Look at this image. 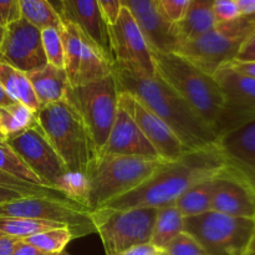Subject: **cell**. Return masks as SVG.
I'll return each mask as SVG.
<instances>
[{
    "mask_svg": "<svg viewBox=\"0 0 255 255\" xmlns=\"http://www.w3.org/2000/svg\"><path fill=\"white\" fill-rule=\"evenodd\" d=\"M37 127L36 114L20 102L0 107V139L6 141L26 129Z\"/></svg>",
    "mask_w": 255,
    "mask_h": 255,
    "instance_id": "26",
    "label": "cell"
},
{
    "mask_svg": "<svg viewBox=\"0 0 255 255\" xmlns=\"http://www.w3.org/2000/svg\"><path fill=\"white\" fill-rule=\"evenodd\" d=\"M167 255H207L203 247L197 239L186 231L176 237L168 246L162 251Z\"/></svg>",
    "mask_w": 255,
    "mask_h": 255,
    "instance_id": "34",
    "label": "cell"
},
{
    "mask_svg": "<svg viewBox=\"0 0 255 255\" xmlns=\"http://www.w3.org/2000/svg\"><path fill=\"white\" fill-rule=\"evenodd\" d=\"M105 156H137L161 159L131 116L120 105L114 126L99 159Z\"/></svg>",
    "mask_w": 255,
    "mask_h": 255,
    "instance_id": "20",
    "label": "cell"
},
{
    "mask_svg": "<svg viewBox=\"0 0 255 255\" xmlns=\"http://www.w3.org/2000/svg\"><path fill=\"white\" fill-rule=\"evenodd\" d=\"M32 218L69 227L74 239L96 233L91 211L74 201L49 197H24L0 206V218Z\"/></svg>",
    "mask_w": 255,
    "mask_h": 255,
    "instance_id": "10",
    "label": "cell"
},
{
    "mask_svg": "<svg viewBox=\"0 0 255 255\" xmlns=\"http://www.w3.org/2000/svg\"><path fill=\"white\" fill-rule=\"evenodd\" d=\"M182 232H184V217L181 212L174 204L163 207L158 209L149 243L162 252Z\"/></svg>",
    "mask_w": 255,
    "mask_h": 255,
    "instance_id": "25",
    "label": "cell"
},
{
    "mask_svg": "<svg viewBox=\"0 0 255 255\" xmlns=\"http://www.w3.org/2000/svg\"><path fill=\"white\" fill-rule=\"evenodd\" d=\"M0 187L16 191L26 197H49V198L71 201L66 196H64L61 192L56 191V189L49 188V187L45 186H36V184L27 183V182L21 181L19 178H15V177L10 176V174L5 173L2 171H0Z\"/></svg>",
    "mask_w": 255,
    "mask_h": 255,
    "instance_id": "32",
    "label": "cell"
},
{
    "mask_svg": "<svg viewBox=\"0 0 255 255\" xmlns=\"http://www.w3.org/2000/svg\"><path fill=\"white\" fill-rule=\"evenodd\" d=\"M20 16L42 30L45 27L61 29L62 19L49 0H17Z\"/></svg>",
    "mask_w": 255,
    "mask_h": 255,
    "instance_id": "28",
    "label": "cell"
},
{
    "mask_svg": "<svg viewBox=\"0 0 255 255\" xmlns=\"http://www.w3.org/2000/svg\"><path fill=\"white\" fill-rule=\"evenodd\" d=\"M255 219L209 211L184 218V231L193 236L207 255H246L251 248Z\"/></svg>",
    "mask_w": 255,
    "mask_h": 255,
    "instance_id": "9",
    "label": "cell"
},
{
    "mask_svg": "<svg viewBox=\"0 0 255 255\" xmlns=\"http://www.w3.org/2000/svg\"><path fill=\"white\" fill-rule=\"evenodd\" d=\"M109 29L114 64L154 76L156 71L151 47L141 27L126 7H121L116 21L110 25Z\"/></svg>",
    "mask_w": 255,
    "mask_h": 255,
    "instance_id": "13",
    "label": "cell"
},
{
    "mask_svg": "<svg viewBox=\"0 0 255 255\" xmlns=\"http://www.w3.org/2000/svg\"><path fill=\"white\" fill-rule=\"evenodd\" d=\"M50 255H57V254H50Z\"/></svg>",
    "mask_w": 255,
    "mask_h": 255,
    "instance_id": "53",
    "label": "cell"
},
{
    "mask_svg": "<svg viewBox=\"0 0 255 255\" xmlns=\"http://www.w3.org/2000/svg\"><path fill=\"white\" fill-rule=\"evenodd\" d=\"M121 5L136 20L151 50L174 52L181 41L177 25L169 24L159 15L153 0H121Z\"/></svg>",
    "mask_w": 255,
    "mask_h": 255,
    "instance_id": "19",
    "label": "cell"
},
{
    "mask_svg": "<svg viewBox=\"0 0 255 255\" xmlns=\"http://www.w3.org/2000/svg\"><path fill=\"white\" fill-rule=\"evenodd\" d=\"M119 105L131 116L162 161L174 162L189 151L163 120L159 119L131 94L120 91Z\"/></svg>",
    "mask_w": 255,
    "mask_h": 255,
    "instance_id": "15",
    "label": "cell"
},
{
    "mask_svg": "<svg viewBox=\"0 0 255 255\" xmlns=\"http://www.w3.org/2000/svg\"><path fill=\"white\" fill-rule=\"evenodd\" d=\"M24 194L19 193L16 191H12V189L4 188V187H0V206L4 203H9V202L16 201V199L24 198Z\"/></svg>",
    "mask_w": 255,
    "mask_h": 255,
    "instance_id": "44",
    "label": "cell"
},
{
    "mask_svg": "<svg viewBox=\"0 0 255 255\" xmlns=\"http://www.w3.org/2000/svg\"><path fill=\"white\" fill-rule=\"evenodd\" d=\"M211 211L231 217L255 219V189L227 167L214 178Z\"/></svg>",
    "mask_w": 255,
    "mask_h": 255,
    "instance_id": "17",
    "label": "cell"
},
{
    "mask_svg": "<svg viewBox=\"0 0 255 255\" xmlns=\"http://www.w3.org/2000/svg\"><path fill=\"white\" fill-rule=\"evenodd\" d=\"M16 238L0 232V255H12Z\"/></svg>",
    "mask_w": 255,
    "mask_h": 255,
    "instance_id": "42",
    "label": "cell"
},
{
    "mask_svg": "<svg viewBox=\"0 0 255 255\" xmlns=\"http://www.w3.org/2000/svg\"><path fill=\"white\" fill-rule=\"evenodd\" d=\"M154 71L172 87L218 136L226 100L213 75L202 71L176 52L152 50Z\"/></svg>",
    "mask_w": 255,
    "mask_h": 255,
    "instance_id": "3",
    "label": "cell"
},
{
    "mask_svg": "<svg viewBox=\"0 0 255 255\" xmlns=\"http://www.w3.org/2000/svg\"><path fill=\"white\" fill-rule=\"evenodd\" d=\"M56 228H69V227L61 223L39 221V219L32 218H12V217L0 218V232L16 239H26L35 234Z\"/></svg>",
    "mask_w": 255,
    "mask_h": 255,
    "instance_id": "29",
    "label": "cell"
},
{
    "mask_svg": "<svg viewBox=\"0 0 255 255\" xmlns=\"http://www.w3.org/2000/svg\"><path fill=\"white\" fill-rule=\"evenodd\" d=\"M213 4L214 0H191L189 1L186 17L183 21L177 25L181 41L194 39L216 26Z\"/></svg>",
    "mask_w": 255,
    "mask_h": 255,
    "instance_id": "23",
    "label": "cell"
},
{
    "mask_svg": "<svg viewBox=\"0 0 255 255\" xmlns=\"http://www.w3.org/2000/svg\"><path fill=\"white\" fill-rule=\"evenodd\" d=\"M20 17L17 0H0V24L6 27Z\"/></svg>",
    "mask_w": 255,
    "mask_h": 255,
    "instance_id": "37",
    "label": "cell"
},
{
    "mask_svg": "<svg viewBox=\"0 0 255 255\" xmlns=\"http://www.w3.org/2000/svg\"><path fill=\"white\" fill-rule=\"evenodd\" d=\"M0 171L15 177V178L27 182V183L44 186L42 182L39 179V177L20 158L19 154L14 149L10 148L6 142L4 141H0Z\"/></svg>",
    "mask_w": 255,
    "mask_h": 255,
    "instance_id": "30",
    "label": "cell"
},
{
    "mask_svg": "<svg viewBox=\"0 0 255 255\" xmlns=\"http://www.w3.org/2000/svg\"><path fill=\"white\" fill-rule=\"evenodd\" d=\"M159 15L172 25H178L186 17L191 0H153Z\"/></svg>",
    "mask_w": 255,
    "mask_h": 255,
    "instance_id": "35",
    "label": "cell"
},
{
    "mask_svg": "<svg viewBox=\"0 0 255 255\" xmlns=\"http://www.w3.org/2000/svg\"><path fill=\"white\" fill-rule=\"evenodd\" d=\"M229 66L233 67L241 74L247 75V76L254 77L255 79V61L254 62H238V61H232L228 64Z\"/></svg>",
    "mask_w": 255,
    "mask_h": 255,
    "instance_id": "43",
    "label": "cell"
},
{
    "mask_svg": "<svg viewBox=\"0 0 255 255\" xmlns=\"http://www.w3.org/2000/svg\"><path fill=\"white\" fill-rule=\"evenodd\" d=\"M97 1H99L100 6H101L102 12H104L109 25L114 24L122 7L121 0H97Z\"/></svg>",
    "mask_w": 255,
    "mask_h": 255,
    "instance_id": "39",
    "label": "cell"
},
{
    "mask_svg": "<svg viewBox=\"0 0 255 255\" xmlns=\"http://www.w3.org/2000/svg\"><path fill=\"white\" fill-rule=\"evenodd\" d=\"M12 255H50L41 252L40 249L35 248L34 246L29 244L25 242L24 239H17L15 243L14 251H12Z\"/></svg>",
    "mask_w": 255,
    "mask_h": 255,
    "instance_id": "40",
    "label": "cell"
},
{
    "mask_svg": "<svg viewBox=\"0 0 255 255\" xmlns=\"http://www.w3.org/2000/svg\"><path fill=\"white\" fill-rule=\"evenodd\" d=\"M0 84L14 102H20L37 114L41 107L26 74L0 61Z\"/></svg>",
    "mask_w": 255,
    "mask_h": 255,
    "instance_id": "24",
    "label": "cell"
},
{
    "mask_svg": "<svg viewBox=\"0 0 255 255\" xmlns=\"http://www.w3.org/2000/svg\"><path fill=\"white\" fill-rule=\"evenodd\" d=\"M0 61L24 74L37 71L47 65L42 47L41 30L20 17L6 26L0 50Z\"/></svg>",
    "mask_w": 255,
    "mask_h": 255,
    "instance_id": "16",
    "label": "cell"
},
{
    "mask_svg": "<svg viewBox=\"0 0 255 255\" xmlns=\"http://www.w3.org/2000/svg\"><path fill=\"white\" fill-rule=\"evenodd\" d=\"M114 255H158V251L151 243H147L132 247V248L127 249V251Z\"/></svg>",
    "mask_w": 255,
    "mask_h": 255,
    "instance_id": "41",
    "label": "cell"
},
{
    "mask_svg": "<svg viewBox=\"0 0 255 255\" xmlns=\"http://www.w3.org/2000/svg\"><path fill=\"white\" fill-rule=\"evenodd\" d=\"M120 90L114 74L99 81L67 87L65 99L81 116L95 148L97 159L106 144L119 109Z\"/></svg>",
    "mask_w": 255,
    "mask_h": 255,
    "instance_id": "7",
    "label": "cell"
},
{
    "mask_svg": "<svg viewBox=\"0 0 255 255\" xmlns=\"http://www.w3.org/2000/svg\"><path fill=\"white\" fill-rule=\"evenodd\" d=\"M157 213V208L100 207L91 211V219L106 255H114L149 243Z\"/></svg>",
    "mask_w": 255,
    "mask_h": 255,
    "instance_id": "8",
    "label": "cell"
},
{
    "mask_svg": "<svg viewBox=\"0 0 255 255\" xmlns=\"http://www.w3.org/2000/svg\"><path fill=\"white\" fill-rule=\"evenodd\" d=\"M246 255H254L253 253H252V252L251 251H248V252H247V254Z\"/></svg>",
    "mask_w": 255,
    "mask_h": 255,
    "instance_id": "51",
    "label": "cell"
},
{
    "mask_svg": "<svg viewBox=\"0 0 255 255\" xmlns=\"http://www.w3.org/2000/svg\"><path fill=\"white\" fill-rule=\"evenodd\" d=\"M57 255H70V254H67L66 252L64 251V252H61V253H59V254H57Z\"/></svg>",
    "mask_w": 255,
    "mask_h": 255,
    "instance_id": "50",
    "label": "cell"
},
{
    "mask_svg": "<svg viewBox=\"0 0 255 255\" xmlns=\"http://www.w3.org/2000/svg\"><path fill=\"white\" fill-rule=\"evenodd\" d=\"M236 2L243 16L255 15V0H236Z\"/></svg>",
    "mask_w": 255,
    "mask_h": 255,
    "instance_id": "45",
    "label": "cell"
},
{
    "mask_svg": "<svg viewBox=\"0 0 255 255\" xmlns=\"http://www.w3.org/2000/svg\"><path fill=\"white\" fill-rule=\"evenodd\" d=\"M42 47L47 64L64 69V45L57 27H45L41 30Z\"/></svg>",
    "mask_w": 255,
    "mask_h": 255,
    "instance_id": "33",
    "label": "cell"
},
{
    "mask_svg": "<svg viewBox=\"0 0 255 255\" xmlns=\"http://www.w3.org/2000/svg\"><path fill=\"white\" fill-rule=\"evenodd\" d=\"M5 34H6V27H5L4 25H1V24H0V50H1L2 42H4V39H5Z\"/></svg>",
    "mask_w": 255,
    "mask_h": 255,
    "instance_id": "48",
    "label": "cell"
},
{
    "mask_svg": "<svg viewBox=\"0 0 255 255\" xmlns=\"http://www.w3.org/2000/svg\"><path fill=\"white\" fill-rule=\"evenodd\" d=\"M226 100V114L255 115V79L224 65L213 75Z\"/></svg>",
    "mask_w": 255,
    "mask_h": 255,
    "instance_id": "21",
    "label": "cell"
},
{
    "mask_svg": "<svg viewBox=\"0 0 255 255\" xmlns=\"http://www.w3.org/2000/svg\"><path fill=\"white\" fill-rule=\"evenodd\" d=\"M234 61L238 62H254L255 61V30L251 36L246 40L239 50Z\"/></svg>",
    "mask_w": 255,
    "mask_h": 255,
    "instance_id": "38",
    "label": "cell"
},
{
    "mask_svg": "<svg viewBox=\"0 0 255 255\" xmlns=\"http://www.w3.org/2000/svg\"><path fill=\"white\" fill-rule=\"evenodd\" d=\"M62 21L74 24L81 30L114 64L110 25L97 0H61Z\"/></svg>",
    "mask_w": 255,
    "mask_h": 255,
    "instance_id": "18",
    "label": "cell"
},
{
    "mask_svg": "<svg viewBox=\"0 0 255 255\" xmlns=\"http://www.w3.org/2000/svg\"><path fill=\"white\" fill-rule=\"evenodd\" d=\"M217 177V176H216ZM214 177V178H216ZM214 178L207 179L184 192L174 203L184 218L196 217L211 211L213 196Z\"/></svg>",
    "mask_w": 255,
    "mask_h": 255,
    "instance_id": "27",
    "label": "cell"
},
{
    "mask_svg": "<svg viewBox=\"0 0 255 255\" xmlns=\"http://www.w3.org/2000/svg\"><path fill=\"white\" fill-rule=\"evenodd\" d=\"M158 255H167V254H164V253H162V252H158Z\"/></svg>",
    "mask_w": 255,
    "mask_h": 255,
    "instance_id": "52",
    "label": "cell"
},
{
    "mask_svg": "<svg viewBox=\"0 0 255 255\" xmlns=\"http://www.w3.org/2000/svg\"><path fill=\"white\" fill-rule=\"evenodd\" d=\"M60 34L64 45V70L70 86L99 81L114 74V64L74 24L64 20Z\"/></svg>",
    "mask_w": 255,
    "mask_h": 255,
    "instance_id": "11",
    "label": "cell"
},
{
    "mask_svg": "<svg viewBox=\"0 0 255 255\" xmlns=\"http://www.w3.org/2000/svg\"><path fill=\"white\" fill-rule=\"evenodd\" d=\"M37 128L56 151L67 171L89 177L97 152L81 116L66 99L42 106L36 114Z\"/></svg>",
    "mask_w": 255,
    "mask_h": 255,
    "instance_id": "4",
    "label": "cell"
},
{
    "mask_svg": "<svg viewBox=\"0 0 255 255\" xmlns=\"http://www.w3.org/2000/svg\"><path fill=\"white\" fill-rule=\"evenodd\" d=\"M72 239L74 236L69 228H56L35 234L24 241L46 254H59L64 252L65 247Z\"/></svg>",
    "mask_w": 255,
    "mask_h": 255,
    "instance_id": "31",
    "label": "cell"
},
{
    "mask_svg": "<svg viewBox=\"0 0 255 255\" xmlns=\"http://www.w3.org/2000/svg\"><path fill=\"white\" fill-rule=\"evenodd\" d=\"M213 15L216 24L233 21L242 16L236 0H214Z\"/></svg>",
    "mask_w": 255,
    "mask_h": 255,
    "instance_id": "36",
    "label": "cell"
},
{
    "mask_svg": "<svg viewBox=\"0 0 255 255\" xmlns=\"http://www.w3.org/2000/svg\"><path fill=\"white\" fill-rule=\"evenodd\" d=\"M249 251L255 255V228H254V234H253V238H252V243H251V248H249Z\"/></svg>",
    "mask_w": 255,
    "mask_h": 255,
    "instance_id": "49",
    "label": "cell"
},
{
    "mask_svg": "<svg viewBox=\"0 0 255 255\" xmlns=\"http://www.w3.org/2000/svg\"><path fill=\"white\" fill-rule=\"evenodd\" d=\"M114 76L120 91L131 94L163 120L187 149H199L217 143L216 132L161 77L148 76L136 69L116 64H114Z\"/></svg>",
    "mask_w": 255,
    "mask_h": 255,
    "instance_id": "2",
    "label": "cell"
},
{
    "mask_svg": "<svg viewBox=\"0 0 255 255\" xmlns=\"http://www.w3.org/2000/svg\"><path fill=\"white\" fill-rule=\"evenodd\" d=\"M227 168L217 144L186 152L174 162H166L143 184L114 199L111 208H163L173 206L196 184L214 178Z\"/></svg>",
    "mask_w": 255,
    "mask_h": 255,
    "instance_id": "1",
    "label": "cell"
},
{
    "mask_svg": "<svg viewBox=\"0 0 255 255\" xmlns=\"http://www.w3.org/2000/svg\"><path fill=\"white\" fill-rule=\"evenodd\" d=\"M11 104H14V101L10 99L9 95L5 92L4 87H2L1 84H0V107L9 106V105H11Z\"/></svg>",
    "mask_w": 255,
    "mask_h": 255,
    "instance_id": "46",
    "label": "cell"
},
{
    "mask_svg": "<svg viewBox=\"0 0 255 255\" xmlns=\"http://www.w3.org/2000/svg\"><path fill=\"white\" fill-rule=\"evenodd\" d=\"M255 30V15L243 16L229 22H221L209 31L191 40H183L174 52L209 75L234 61Z\"/></svg>",
    "mask_w": 255,
    "mask_h": 255,
    "instance_id": "6",
    "label": "cell"
},
{
    "mask_svg": "<svg viewBox=\"0 0 255 255\" xmlns=\"http://www.w3.org/2000/svg\"><path fill=\"white\" fill-rule=\"evenodd\" d=\"M4 142L19 154L44 186L59 191L60 183L69 171L37 127L26 129Z\"/></svg>",
    "mask_w": 255,
    "mask_h": 255,
    "instance_id": "14",
    "label": "cell"
},
{
    "mask_svg": "<svg viewBox=\"0 0 255 255\" xmlns=\"http://www.w3.org/2000/svg\"><path fill=\"white\" fill-rule=\"evenodd\" d=\"M49 2L52 5V7L56 10L57 14H59L60 17L62 19V1L61 0H49Z\"/></svg>",
    "mask_w": 255,
    "mask_h": 255,
    "instance_id": "47",
    "label": "cell"
},
{
    "mask_svg": "<svg viewBox=\"0 0 255 255\" xmlns=\"http://www.w3.org/2000/svg\"><path fill=\"white\" fill-rule=\"evenodd\" d=\"M216 144L227 167L255 189V115H224Z\"/></svg>",
    "mask_w": 255,
    "mask_h": 255,
    "instance_id": "12",
    "label": "cell"
},
{
    "mask_svg": "<svg viewBox=\"0 0 255 255\" xmlns=\"http://www.w3.org/2000/svg\"><path fill=\"white\" fill-rule=\"evenodd\" d=\"M0 141H1V139H0Z\"/></svg>",
    "mask_w": 255,
    "mask_h": 255,
    "instance_id": "54",
    "label": "cell"
},
{
    "mask_svg": "<svg viewBox=\"0 0 255 255\" xmlns=\"http://www.w3.org/2000/svg\"><path fill=\"white\" fill-rule=\"evenodd\" d=\"M164 163L162 159L137 156L101 157L89 174L86 207L94 211L129 193L143 184Z\"/></svg>",
    "mask_w": 255,
    "mask_h": 255,
    "instance_id": "5",
    "label": "cell"
},
{
    "mask_svg": "<svg viewBox=\"0 0 255 255\" xmlns=\"http://www.w3.org/2000/svg\"><path fill=\"white\" fill-rule=\"evenodd\" d=\"M40 107L55 104L65 99L69 80L64 69L47 64L37 71L26 74Z\"/></svg>",
    "mask_w": 255,
    "mask_h": 255,
    "instance_id": "22",
    "label": "cell"
}]
</instances>
